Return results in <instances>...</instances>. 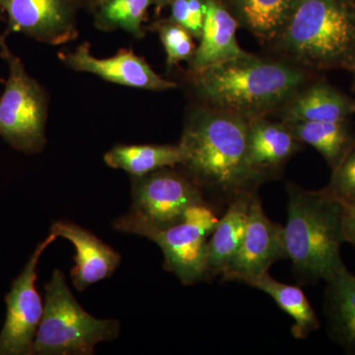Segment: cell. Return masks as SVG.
<instances>
[{"instance_id":"cell-16","label":"cell","mask_w":355,"mask_h":355,"mask_svg":"<svg viewBox=\"0 0 355 355\" xmlns=\"http://www.w3.org/2000/svg\"><path fill=\"white\" fill-rule=\"evenodd\" d=\"M279 113L284 123L347 121L355 114V100L321 79L298 91Z\"/></svg>"},{"instance_id":"cell-6","label":"cell","mask_w":355,"mask_h":355,"mask_svg":"<svg viewBox=\"0 0 355 355\" xmlns=\"http://www.w3.org/2000/svg\"><path fill=\"white\" fill-rule=\"evenodd\" d=\"M219 219L207 202L187 210L183 220L166 228L153 227L130 212L114 222L116 230L142 236L157 244L164 256V268L184 286L207 280V242Z\"/></svg>"},{"instance_id":"cell-9","label":"cell","mask_w":355,"mask_h":355,"mask_svg":"<svg viewBox=\"0 0 355 355\" xmlns=\"http://www.w3.org/2000/svg\"><path fill=\"white\" fill-rule=\"evenodd\" d=\"M57 236L51 233L34 250L6 296V318L0 331V355H32L43 317L44 306L36 289L37 268L42 254Z\"/></svg>"},{"instance_id":"cell-4","label":"cell","mask_w":355,"mask_h":355,"mask_svg":"<svg viewBox=\"0 0 355 355\" xmlns=\"http://www.w3.org/2000/svg\"><path fill=\"white\" fill-rule=\"evenodd\" d=\"M275 43L287 62L308 71L352 69L355 64V2L296 0Z\"/></svg>"},{"instance_id":"cell-19","label":"cell","mask_w":355,"mask_h":355,"mask_svg":"<svg viewBox=\"0 0 355 355\" xmlns=\"http://www.w3.org/2000/svg\"><path fill=\"white\" fill-rule=\"evenodd\" d=\"M302 144L321 153L331 171L342 163L355 142L349 120L284 123Z\"/></svg>"},{"instance_id":"cell-17","label":"cell","mask_w":355,"mask_h":355,"mask_svg":"<svg viewBox=\"0 0 355 355\" xmlns=\"http://www.w3.org/2000/svg\"><path fill=\"white\" fill-rule=\"evenodd\" d=\"M258 191L241 193L225 209L207 242V279L221 275L237 253L246 231L250 205Z\"/></svg>"},{"instance_id":"cell-1","label":"cell","mask_w":355,"mask_h":355,"mask_svg":"<svg viewBox=\"0 0 355 355\" xmlns=\"http://www.w3.org/2000/svg\"><path fill=\"white\" fill-rule=\"evenodd\" d=\"M249 120L212 107L189 114L179 146L183 171L198 184L214 209L261 186L247 160Z\"/></svg>"},{"instance_id":"cell-2","label":"cell","mask_w":355,"mask_h":355,"mask_svg":"<svg viewBox=\"0 0 355 355\" xmlns=\"http://www.w3.org/2000/svg\"><path fill=\"white\" fill-rule=\"evenodd\" d=\"M191 80L207 106L250 121L279 111L310 83V71L287 60H268L248 53L191 73Z\"/></svg>"},{"instance_id":"cell-11","label":"cell","mask_w":355,"mask_h":355,"mask_svg":"<svg viewBox=\"0 0 355 355\" xmlns=\"http://www.w3.org/2000/svg\"><path fill=\"white\" fill-rule=\"evenodd\" d=\"M282 259H287L284 226L266 216L257 193L250 205L241 245L220 277L223 282H245L268 272L273 263Z\"/></svg>"},{"instance_id":"cell-22","label":"cell","mask_w":355,"mask_h":355,"mask_svg":"<svg viewBox=\"0 0 355 355\" xmlns=\"http://www.w3.org/2000/svg\"><path fill=\"white\" fill-rule=\"evenodd\" d=\"M104 161L114 169L128 172L132 177H141L167 167H176L183 162L181 147L178 146H119L105 154Z\"/></svg>"},{"instance_id":"cell-15","label":"cell","mask_w":355,"mask_h":355,"mask_svg":"<svg viewBox=\"0 0 355 355\" xmlns=\"http://www.w3.org/2000/svg\"><path fill=\"white\" fill-rule=\"evenodd\" d=\"M238 25L219 0H207V12L200 44L190 60L191 73L244 57L247 51L239 46L236 37Z\"/></svg>"},{"instance_id":"cell-21","label":"cell","mask_w":355,"mask_h":355,"mask_svg":"<svg viewBox=\"0 0 355 355\" xmlns=\"http://www.w3.org/2000/svg\"><path fill=\"white\" fill-rule=\"evenodd\" d=\"M296 0H232L237 22L263 43L277 41Z\"/></svg>"},{"instance_id":"cell-5","label":"cell","mask_w":355,"mask_h":355,"mask_svg":"<svg viewBox=\"0 0 355 355\" xmlns=\"http://www.w3.org/2000/svg\"><path fill=\"white\" fill-rule=\"evenodd\" d=\"M119 334L118 321L88 314L72 295L64 272H53L44 286L43 317L32 355H92L96 345L114 340Z\"/></svg>"},{"instance_id":"cell-3","label":"cell","mask_w":355,"mask_h":355,"mask_svg":"<svg viewBox=\"0 0 355 355\" xmlns=\"http://www.w3.org/2000/svg\"><path fill=\"white\" fill-rule=\"evenodd\" d=\"M288 205L284 226L287 259L299 284L330 282L345 270L342 258V202L320 191L286 184Z\"/></svg>"},{"instance_id":"cell-24","label":"cell","mask_w":355,"mask_h":355,"mask_svg":"<svg viewBox=\"0 0 355 355\" xmlns=\"http://www.w3.org/2000/svg\"><path fill=\"white\" fill-rule=\"evenodd\" d=\"M166 53L169 69L182 62H190L195 53V44L190 32L171 19L159 21L153 25Z\"/></svg>"},{"instance_id":"cell-31","label":"cell","mask_w":355,"mask_h":355,"mask_svg":"<svg viewBox=\"0 0 355 355\" xmlns=\"http://www.w3.org/2000/svg\"><path fill=\"white\" fill-rule=\"evenodd\" d=\"M2 18H4L3 14L0 13V20H1Z\"/></svg>"},{"instance_id":"cell-8","label":"cell","mask_w":355,"mask_h":355,"mask_svg":"<svg viewBox=\"0 0 355 355\" xmlns=\"http://www.w3.org/2000/svg\"><path fill=\"white\" fill-rule=\"evenodd\" d=\"M174 168L132 177L133 216L153 227L166 228L183 220L193 205L207 202L198 184Z\"/></svg>"},{"instance_id":"cell-20","label":"cell","mask_w":355,"mask_h":355,"mask_svg":"<svg viewBox=\"0 0 355 355\" xmlns=\"http://www.w3.org/2000/svg\"><path fill=\"white\" fill-rule=\"evenodd\" d=\"M244 284L268 294L286 314L294 320L291 334L298 340H304L319 330L320 321L309 300L299 286L282 284L268 275L261 273L247 279Z\"/></svg>"},{"instance_id":"cell-30","label":"cell","mask_w":355,"mask_h":355,"mask_svg":"<svg viewBox=\"0 0 355 355\" xmlns=\"http://www.w3.org/2000/svg\"><path fill=\"white\" fill-rule=\"evenodd\" d=\"M350 71H352V90H354L355 93V64L354 67H352V69H350Z\"/></svg>"},{"instance_id":"cell-32","label":"cell","mask_w":355,"mask_h":355,"mask_svg":"<svg viewBox=\"0 0 355 355\" xmlns=\"http://www.w3.org/2000/svg\"><path fill=\"white\" fill-rule=\"evenodd\" d=\"M354 1L355 2V0H354Z\"/></svg>"},{"instance_id":"cell-26","label":"cell","mask_w":355,"mask_h":355,"mask_svg":"<svg viewBox=\"0 0 355 355\" xmlns=\"http://www.w3.org/2000/svg\"><path fill=\"white\" fill-rule=\"evenodd\" d=\"M170 7L169 19L188 30L193 38L200 39L207 12V0H173Z\"/></svg>"},{"instance_id":"cell-25","label":"cell","mask_w":355,"mask_h":355,"mask_svg":"<svg viewBox=\"0 0 355 355\" xmlns=\"http://www.w3.org/2000/svg\"><path fill=\"white\" fill-rule=\"evenodd\" d=\"M323 190L342 203L355 202V142Z\"/></svg>"},{"instance_id":"cell-14","label":"cell","mask_w":355,"mask_h":355,"mask_svg":"<svg viewBox=\"0 0 355 355\" xmlns=\"http://www.w3.org/2000/svg\"><path fill=\"white\" fill-rule=\"evenodd\" d=\"M51 233L69 240L76 248V266L71 270V279L77 291H85L92 284L108 279L120 266L118 252L73 222H55Z\"/></svg>"},{"instance_id":"cell-13","label":"cell","mask_w":355,"mask_h":355,"mask_svg":"<svg viewBox=\"0 0 355 355\" xmlns=\"http://www.w3.org/2000/svg\"><path fill=\"white\" fill-rule=\"evenodd\" d=\"M302 146L284 121H268L266 116L249 121L248 164L261 184L277 177Z\"/></svg>"},{"instance_id":"cell-7","label":"cell","mask_w":355,"mask_h":355,"mask_svg":"<svg viewBox=\"0 0 355 355\" xmlns=\"http://www.w3.org/2000/svg\"><path fill=\"white\" fill-rule=\"evenodd\" d=\"M0 34V55L9 74L0 97V139L19 151L32 155L46 146V125L49 99L41 84L26 71L24 64Z\"/></svg>"},{"instance_id":"cell-27","label":"cell","mask_w":355,"mask_h":355,"mask_svg":"<svg viewBox=\"0 0 355 355\" xmlns=\"http://www.w3.org/2000/svg\"><path fill=\"white\" fill-rule=\"evenodd\" d=\"M342 205L343 240L355 249V202L342 203Z\"/></svg>"},{"instance_id":"cell-28","label":"cell","mask_w":355,"mask_h":355,"mask_svg":"<svg viewBox=\"0 0 355 355\" xmlns=\"http://www.w3.org/2000/svg\"><path fill=\"white\" fill-rule=\"evenodd\" d=\"M153 4H155L158 9H161L163 7L170 6L173 0H153Z\"/></svg>"},{"instance_id":"cell-18","label":"cell","mask_w":355,"mask_h":355,"mask_svg":"<svg viewBox=\"0 0 355 355\" xmlns=\"http://www.w3.org/2000/svg\"><path fill=\"white\" fill-rule=\"evenodd\" d=\"M324 308L331 340L355 354V277L347 268L327 282Z\"/></svg>"},{"instance_id":"cell-10","label":"cell","mask_w":355,"mask_h":355,"mask_svg":"<svg viewBox=\"0 0 355 355\" xmlns=\"http://www.w3.org/2000/svg\"><path fill=\"white\" fill-rule=\"evenodd\" d=\"M83 0H0L7 31L22 33L41 43L60 46L78 37V12Z\"/></svg>"},{"instance_id":"cell-23","label":"cell","mask_w":355,"mask_h":355,"mask_svg":"<svg viewBox=\"0 0 355 355\" xmlns=\"http://www.w3.org/2000/svg\"><path fill=\"white\" fill-rule=\"evenodd\" d=\"M153 0H101L94 8L95 25L103 31L123 30L135 38L144 36V22Z\"/></svg>"},{"instance_id":"cell-12","label":"cell","mask_w":355,"mask_h":355,"mask_svg":"<svg viewBox=\"0 0 355 355\" xmlns=\"http://www.w3.org/2000/svg\"><path fill=\"white\" fill-rule=\"evenodd\" d=\"M60 60L67 67L87 72L108 83L149 91H167L177 84L158 76L146 60L132 51L123 49L113 57L98 58L91 55L88 43L80 44L71 53H62Z\"/></svg>"},{"instance_id":"cell-29","label":"cell","mask_w":355,"mask_h":355,"mask_svg":"<svg viewBox=\"0 0 355 355\" xmlns=\"http://www.w3.org/2000/svg\"><path fill=\"white\" fill-rule=\"evenodd\" d=\"M100 1H101V0H83L84 6H87L93 9L99 4Z\"/></svg>"}]
</instances>
